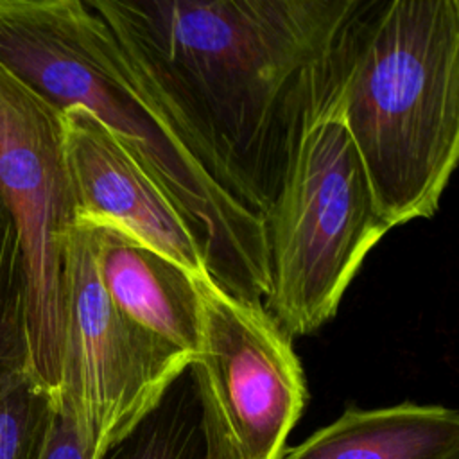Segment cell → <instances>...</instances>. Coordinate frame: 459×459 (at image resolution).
<instances>
[{"instance_id": "30bf717a", "label": "cell", "mask_w": 459, "mask_h": 459, "mask_svg": "<svg viewBox=\"0 0 459 459\" xmlns=\"http://www.w3.org/2000/svg\"><path fill=\"white\" fill-rule=\"evenodd\" d=\"M283 459H459V414L412 402L350 407Z\"/></svg>"}, {"instance_id": "5b68a950", "label": "cell", "mask_w": 459, "mask_h": 459, "mask_svg": "<svg viewBox=\"0 0 459 459\" xmlns=\"http://www.w3.org/2000/svg\"><path fill=\"white\" fill-rule=\"evenodd\" d=\"M0 199L25 276L27 371L57 402L63 346L65 247L75 204L61 113L0 68Z\"/></svg>"}, {"instance_id": "52a82bcc", "label": "cell", "mask_w": 459, "mask_h": 459, "mask_svg": "<svg viewBox=\"0 0 459 459\" xmlns=\"http://www.w3.org/2000/svg\"><path fill=\"white\" fill-rule=\"evenodd\" d=\"M199 348L192 369L212 396L242 459H283L307 385L290 339L262 303L238 299L212 276L194 278Z\"/></svg>"}, {"instance_id": "8fae6325", "label": "cell", "mask_w": 459, "mask_h": 459, "mask_svg": "<svg viewBox=\"0 0 459 459\" xmlns=\"http://www.w3.org/2000/svg\"><path fill=\"white\" fill-rule=\"evenodd\" d=\"M93 459H242L206 387L188 366Z\"/></svg>"}, {"instance_id": "ba28073f", "label": "cell", "mask_w": 459, "mask_h": 459, "mask_svg": "<svg viewBox=\"0 0 459 459\" xmlns=\"http://www.w3.org/2000/svg\"><path fill=\"white\" fill-rule=\"evenodd\" d=\"M61 126L75 221L109 224L194 278L210 276L186 221L117 136L81 106L65 109Z\"/></svg>"}, {"instance_id": "5bb4252c", "label": "cell", "mask_w": 459, "mask_h": 459, "mask_svg": "<svg viewBox=\"0 0 459 459\" xmlns=\"http://www.w3.org/2000/svg\"><path fill=\"white\" fill-rule=\"evenodd\" d=\"M43 459H91L72 416L57 409Z\"/></svg>"}, {"instance_id": "6da1fadb", "label": "cell", "mask_w": 459, "mask_h": 459, "mask_svg": "<svg viewBox=\"0 0 459 459\" xmlns=\"http://www.w3.org/2000/svg\"><path fill=\"white\" fill-rule=\"evenodd\" d=\"M366 0H86L152 108L265 221L308 127L330 109Z\"/></svg>"}, {"instance_id": "7a4b0ae2", "label": "cell", "mask_w": 459, "mask_h": 459, "mask_svg": "<svg viewBox=\"0 0 459 459\" xmlns=\"http://www.w3.org/2000/svg\"><path fill=\"white\" fill-rule=\"evenodd\" d=\"M0 68L63 113L97 117L152 176L195 235L208 274L231 296L269 294L265 221L221 188L129 75L86 0H16L0 13Z\"/></svg>"}, {"instance_id": "3957f363", "label": "cell", "mask_w": 459, "mask_h": 459, "mask_svg": "<svg viewBox=\"0 0 459 459\" xmlns=\"http://www.w3.org/2000/svg\"><path fill=\"white\" fill-rule=\"evenodd\" d=\"M330 111L391 230L430 219L459 158V2L366 0Z\"/></svg>"}, {"instance_id": "9c48e42d", "label": "cell", "mask_w": 459, "mask_h": 459, "mask_svg": "<svg viewBox=\"0 0 459 459\" xmlns=\"http://www.w3.org/2000/svg\"><path fill=\"white\" fill-rule=\"evenodd\" d=\"M88 224L97 274L111 303L133 323L194 359L201 323L194 276L109 224Z\"/></svg>"}, {"instance_id": "4fadbf2b", "label": "cell", "mask_w": 459, "mask_h": 459, "mask_svg": "<svg viewBox=\"0 0 459 459\" xmlns=\"http://www.w3.org/2000/svg\"><path fill=\"white\" fill-rule=\"evenodd\" d=\"M23 371H27L25 276L16 230L0 199V387Z\"/></svg>"}, {"instance_id": "277c9868", "label": "cell", "mask_w": 459, "mask_h": 459, "mask_svg": "<svg viewBox=\"0 0 459 459\" xmlns=\"http://www.w3.org/2000/svg\"><path fill=\"white\" fill-rule=\"evenodd\" d=\"M389 230L344 124L328 109L305 133L265 217L271 285L264 308L289 339L335 316Z\"/></svg>"}, {"instance_id": "8992f818", "label": "cell", "mask_w": 459, "mask_h": 459, "mask_svg": "<svg viewBox=\"0 0 459 459\" xmlns=\"http://www.w3.org/2000/svg\"><path fill=\"white\" fill-rule=\"evenodd\" d=\"M192 360L111 303L97 274L91 226L75 221L65 247L56 407L72 416L91 459L145 412Z\"/></svg>"}, {"instance_id": "7c38bea8", "label": "cell", "mask_w": 459, "mask_h": 459, "mask_svg": "<svg viewBox=\"0 0 459 459\" xmlns=\"http://www.w3.org/2000/svg\"><path fill=\"white\" fill-rule=\"evenodd\" d=\"M54 398L23 371L0 387V459H43L56 418Z\"/></svg>"}]
</instances>
